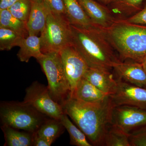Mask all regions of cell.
I'll return each instance as SVG.
<instances>
[{
    "label": "cell",
    "mask_w": 146,
    "mask_h": 146,
    "mask_svg": "<svg viewBox=\"0 0 146 146\" xmlns=\"http://www.w3.org/2000/svg\"><path fill=\"white\" fill-rule=\"evenodd\" d=\"M114 107L110 96L89 103L70 98L62 106L63 112L86 135L93 146H104L106 133L112 123Z\"/></svg>",
    "instance_id": "cell-1"
},
{
    "label": "cell",
    "mask_w": 146,
    "mask_h": 146,
    "mask_svg": "<svg viewBox=\"0 0 146 146\" xmlns=\"http://www.w3.org/2000/svg\"><path fill=\"white\" fill-rule=\"evenodd\" d=\"M72 44L89 68L111 70L121 60L102 29L83 28L71 25Z\"/></svg>",
    "instance_id": "cell-2"
},
{
    "label": "cell",
    "mask_w": 146,
    "mask_h": 146,
    "mask_svg": "<svg viewBox=\"0 0 146 146\" xmlns=\"http://www.w3.org/2000/svg\"><path fill=\"white\" fill-rule=\"evenodd\" d=\"M102 30L121 60L141 63L146 55V25L117 19L111 27Z\"/></svg>",
    "instance_id": "cell-3"
},
{
    "label": "cell",
    "mask_w": 146,
    "mask_h": 146,
    "mask_svg": "<svg viewBox=\"0 0 146 146\" xmlns=\"http://www.w3.org/2000/svg\"><path fill=\"white\" fill-rule=\"evenodd\" d=\"M0 117L2 125L35 133L48 117L23 101H12L1 103Z\"/></svg>",
    "instance_id": "cell-4"
},
{
    "label": "cell",
    "mask_w": 146,
    "mask_h": 146,
    "mask_svg": "<svg viewBox=\"0 0 146 146\" xmlns=\"http://www.w3.org/2000/svg\"><path fill=\"white\" fill-rule=\"evenodd\" d=\"M36 60L46 77L51 96L62 107L70 98L71 89L59 52L45 54Z\"/></svg>",
    "instance_id": "cell-5"
},
{
    "label": "cell",
    "mask_w": 146,
    "mask_h": 146,
    "mask_svg": "<svg viewBox=\"0 0 146 146\" xmlns=\"http://www.w3.org/2000/svg\"><path fill=\"white\" fill-rule=\"evenodd\" d=\"M40 38L41 51L44 54L59 52L63 48L72 44L71 25L66 15L50 10Z\"/></svg>",
    "instance_id": "cell-6"
},
{
    "label": "cell",
    "mask_w": 146,
    "mask_h": 146,
    "mask_svg": "<svg viewBox=\"0 0 146 146\" xmlns=\"http://www.w3.org/2000/svg\"><path fill=\"white\" fill-rule=\"evenodd\" d=\"M23 102L49 118L60 120L64 114L62 106L51 96L48 86L37 81L26 89Z\"/></svg>",
    "instance_id": "cell-7"
},
{
    "label": "cell",
    "mask_w": 146,
    "mask_h": 146,
    "mask_svg": "<svg viewBox=\"0 0 146 146\" xmlns=\"http://www.w3.org/2000/svg\"><path fill=\"white\" fill-rule=\"evenodd\" d=\"M131 134L146 126V110L129 105L114 106L112 123Z\"/></svg>",
    "instance_id": "cell-8"
},
{
    "label": "cell",
    "mask_w": 146,
    "mask_h": 146,
    "mask_svg": "<svg viewBox=\"0 0 146 146\" xmlns=\"http://www.w3.org/2000/svg\"><path fill=\"white\" fill-rule=\"evenodd\" d=\"M59 53L70 86L71 96L89 67L72 43L62 48Z\"/></svg>",
    "instance_id": "cell-9"
},
{
    "label": "cell",
    "mask_w": 146,
    "mask_h": 146,
    "mask_svg": "<svg viewBox=\"0 0 146 146\" xmlns=\"http://www.w3.org/2000/svg\"><path fill=\"white\" fill-rule=\"evenodd\" d=\"M117 79V90L110 96L114 106L125 105L146 110V88Z\"/></svg>",
    "instance_id": "cell-10"
},
{
    "label": "cell",
    "mask_w": 146,
    "mask_h": 146,
    "mask_svg": "<svg viewBox=\"0 0 146 146\" xmlns=\"http://www.w3.org/2000/svg\"><path fill=\"white\" fill-rule=\"evenodd\" d=\"M113 69L118 79L136 86L145 87L146 73L142 63L133 60H120Z\"/></svg>",
    "instance_id": "cell-11"
},
{
    "label": "cell",
    "mask_w": 146,
    "mask_h": 146,
    "mask_svg": "<svg viewBox=\"0 0 146 146\" xmlns=\"http://www.w3.org/2000/svg\"><path fill=\"white\" fill-rule=\"evenodd\" d=\"M86 14L95 25L101 29L108 28L117 18L106 6L95 0H78Z\"/></svg>",
    "instance_id": "cell-12"
},
{
    "label": "cell",
    "mask_w": 146,
    "mask_h": 146,
    "mask_svg": "<svg viewBox=\"0 0 146 146\" xmlns=\"http://www.w3.org/2000/svg\"><path fill=\"white\" fill-rule=\"evenodd\" d=\"M83 78L110 96L115 93L117 87V79L107 69L89 68Z\"/></svg>",
    "instance_id": "cell-13"
},
{
    "label": "cell",
    "mask_w": 146,
    "mask_h": 146,
    "mask_svg": "<svg viewBox=\"0 0 146 146\" xmlns=\"http://www.w3.org/2000/svg\"><path fill=\"white\" fill-rule=\"evenodd\" d=\"M31 9L27 22L29 35H37L44 28L50 11L44 0H31Z\"/></svg>",
    "instance_id": "cell-14"
},
{
    "label": "cell",
    "mask_w": 146,
    "mask_h": 146,
    "mask_svg": "<svg viewBox=\"0 0 146 146\" xmlns=\"http://www.w3.org/2000/svg\"><path fill=\"white\" fill-rule=\"evenodd\" d=\"M63 1L66 9V16L71 25L83 28L99 27L91 21L78 0H63Z\"/></svg>",
    "instance_id": "cell-15"
},
{
    "label": "cell",
    "mask_w": 146,
    "mask_h": 146,
    "mask_svg": "<svg viewBox=\"0 0 146 146\" xmlns=\"http://www.w3.org/2000/svg\"><path fill=\"white\" fill-rule=\"evenodd\" d=\"M109 96L83 78L78 84L71 98L86 102L96 103L104 100Z\"/></svg>",
    "instance_id": "cell-16"
},
{
    "label": "cell",
    "mask_w": 146,
    "mask_h": 146,
    "mask_svg": "<svg viewBox=\"0 0 146 146\" xmlns=\"http://www.w3.org/2000/svg\"><path fill=\"white\" fill-rule=\"evenodd\" d=\"M144 1L116 0L107 7L117 19H126L142 9Z\"/></svg>",
    "instance_id": "cell-17"
},
{
    "label": "cell",
    "mask_w": 146,
    "mask_h": 146,
    "mask_svg": "<svg viewBox=\"0 0 146 146\" xmlns=\"http://www.w3.org/2000/svg\"><path fill=\"white\" fill-rule=\"evenodd\" d=\"M17 56L21 62L28 63L32 57L38 59L44 55L41 50V40L37 35H29L21 43Z\"/></svg>",
    "instance_id": "cell-18"
},
{
    "label": "cell",
    "mask_w": 146,
    "mask_h": 146,
    "mask_svg": "<svg viewBox=\"0 0 146 146\" xmlns=\"http://www.w3.org/2000/svg\"><path fill=\"white\" fill-rule=\"evenodd\" d=\"M1 129L5 138V146H33L34 133L19 131L18 129L4 125H2Z\"/></svg>",
    "instance_id": "cell-19"
},
{
    "label": "cell",
    "mask_w": 146,
    "mask_h": 146,
    "mask_svg": "<svg viewBox=\"0 0 146 146\" xmlns=\"http://www.w3.org/2000/svg\"><path fill=\"white\" fill-rule=\"evenodd\" d=\"M0 27L11 30L25 38L29 35L27 22L16 18L8 9L0 10Z\"/></svg>",
    "instance_id": "cell-20"
},
{
    "label": "cell",
    "mask_w": 146,
    "mask_h": 146,
    "mask_svg": "<svg viewBox=\"0 0 146 146\" xmlns=\"http://www.w3.org/2000/svg\"><path fill=\"white\" fill-rule=\"evenodd\" d=\"M65 128L60 120L50 118L45 121L36 133L52 145Z\"/></svg>",
    "instance_id": "cell-21"
},
{
    "label": "cell",
    "mask_w": 146,
    "mask_h": 146,
    "mask_svg": "<svg viewBox=\"0 0 146 146\" xmlns=\"http://www.w3.org/2000/svg\"><path fill=\"white\" fill-rule=\"evenodd\" d=\"M129 135L120 127L111 124L106 133L104 146H131Z\"/></svg>",
    "instance_id": "cell-22"
},
{
    "label": "cell",
    "mask_w": 146,
    "mask_h": 146,
    "mask_svg": "<svg viewBox=\"0 0 146 146\" xmlns=\"http://www.w3.org/2000/svg\"><path fill=\"white\" fill-rule=\"evenodd\" d=\"M68 116L64 113L60 120L70 135V144L76 146H93L87 141L85 134L73 124Z\"/></svg>",
    "instance_id": "cell-23"
},
{
    "label": "cell",
    "mask_w": 146,
    "mask_h": 146,
    "mask_svg": "<svg viewBox=\"0 0 146 146\" xmlns=\"http://www.w3.org/2000/svg\"><path fill=\"white\" fill-rule=\"evenodd\" d=\"M24 38L11 30L0 27V50L8 51L13 47H19Z\"/></svg>",
    "instance_id": "cell-24"
},
{
    "label": "cell",
    "mask_w": 146,
    "mask_h": 146,
    "mask_svg": "<svg viewBox=\"0 0 146 146\" xmlns=\"http://www.w3.org/2000/svg\"><path fill=\"white\" fill-rule=\"evenodd\" d=\"M31 0H18L8 9L16 18L27 23L31 11Z\"/></svg>",
    "instance_id": "cell-25"
},
{
    "label": "cell",
    "mask_w": 146,
    "mask_h": 146,
    "mask_svg": "<svg viewBox=\"0 0 146 146\" xmlns=\"http://www.w3.org/2000/svg\"><path fill=\"white\" fill-rule=\"evenodd\" d=\"M131 146H146V126L131 133Z\"/></svg>",
    "instance_id": "cell-26"
},
{
    "label": "cell",
    "mask_w": 146,
    "mask_h": 146,
    "mask_svg": "<svg viewBox=\"0 0 146 146\" xmlns=\"http://www.w3.org/2000/svg\"><path fill=\"white\" fill-rule=\"evenodd\" d=\"M125 20L131 23L146 25V0H144L143 8L139 12Z\"/></svg>",
    "instance_id": "cell-27"
},
{
    "label": "cell",
    "mask_w": 146,
    "mask_h": 146,
    "mask_svg": "<svg viewBox=\"0 0 146 146\" xmlns=\"http://www.w3.org/2000/svg\"><path fill=\"white\" fill-rule=\"evenodd\" d=\"M44 1L52 12L66 15V9L63 0H44Z\"/></svg>",
    "instance_id": "cell-28"
},
{
    "label": "cell",
    "mask_w": 146,
    "mask_h": 146,
    "mask_svg": "<svg viewBox=\"0 0 146 146\" xmlns=\"http://www.w3.org/2000/svg\"><path fill=\"white\" fill-rule=\"evenodd\" d=\"M51 145V144H50L48 141L37 135L36 132L34 133L33 146H50Z\"/></svg>",
    "instance_id": "cell-29"
},
{
    "label": "cell",
    "mask_w": 146,
    "mask_h": 146,
    "mask_svg": "<svg viewBox=\"0 0 146 146\" xmlns=\"http://www.w3.org/2000/svg\"><path fill=\"white\" fill-rule=\"evenodd\" d=\"M18 0H0V10L8 9Z\"/></svg>",
    "instance_id": "cell-30"
},
{
    "label": "cell",
    "mask_w": 146,
    "mask_h": 146,
    "mask_svg": "<svg viewBox=\"0 0 146 146\" xmlns=\"http://www.w3.org/2000/svg\"><path fill=\"white\" fill-rule=\"evenodd\" d=\"M97 1L102 4L108 6L110 4L115 2L116 0H97Z\"/></svg>",
    "instance_id": "cell-31"
},
{
    "label": "cell",
    "mask_w": 146,
    "mask_h": 146,
    "mask_svg": "<svg viewBox=\"0 0 146 146\" xmlns=\"http://www.w3.org/2000/svg\"><path fill=\"white\" fill-rule=\"evenodd\" d=\"M141 63H142L144 70H145V72L146 73V55L145 56L144 58H143V60H142V62H141Z\"/></svg>",
    "instance_id": "cell-32"
},
{
    "label": "cell",
    "mask_w": 146,
    "mask_h": 146,
    "mask_svg": "<svg viewBox=\"0 0 146 146\" xmlns=\"http://www.w3.org/2000/svg\"><path fill=\"white\" fill-rule=\"evenodd\" d=\"M145 88H146V85L145 87Z\"/></svg>",
    "instance_id": "cell-33"
}]
</instances>
